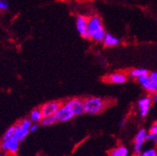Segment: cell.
Returning a JSON list of instances; mask_svg holds the SVG:
<instances>
[{
    "instance_id": "1",
    "label": "cell",
    "mask_w": 157,
    "mask_h": 156,
    "mask_svg": "<svg viewBox=\"0 0 157 156\" xmlns=\"http://www.w3.org/2000/svg\"><path fill=\"white\" fill-rule=\"evenodd\" d=\"M88 25L90 39L95 42H101L105 35L106 31L100 16L93 15L88 18Z\"/></svg>"
},
{
    "instance_id": "2",
    "label": "cell",
    "mask_w": 157,
    "mask_h": 156,
    "mask_svg": "<svg viewBox=\"0 0 157 156\" xmlns=\"http://www.w3.org/2000/svg\"><path fill=\"white\" fill-rule=\"evenodd\" d=\"M84 101V110L88 115H98L104 112L107 103L104 99L98 97H87Z\"/></svg>"
},
{
    "instance_id": "3",
    "label": "cell",
    "mask_w": 157,
    "mask_h": 156,
    "mask_svg": "<svg viewBox=\"0 0 157 156\" xmlns=\"http://www.w3.org/2000/svg\"><path fill=\"white\" fill-rule=\"evenodd\" d=\"M32 124V122L29 118L24 119L19 123L16 124L14 126V135L20 142L26 139L29 133L30 132V126Z\"/></svg>"
},
{
    "instance_id": "4",
    "label": "cell",
    "mask_w": 157,
    "mask_h": 156,
    "mask_svg": "<svg viewBox=\"0 0 157 156\" xmlns=\"http://www.w3.org/2000/svg\"><path fill=\"white\" fill-rule=\"evenodd\" d=\"M55 116L57 119H58V122L61 123L67 122V121L71 120L75 116L74 111L72 110V108L66 101L64 102L63 104H62L58 112H56Z\"/></svg>"
},
{
    "instance_id": "5",
    "label": "cell",
    "mask_w": 157,
    "mask_h": 156,
    "mask_svg": "<svg viewBox=\"0 0 157 156\" xmlns=\"http://www.w3.org/2000/svg\"><path fill=\"white\" fill-rule=\"evenodd\" d=\"M147 133L146 129L141 128L136 134L133 141V152L135 154H139L143 150L144 145L147 141Z\"/></svg>"
},
{
    "instance_id": "6",
    "label": "cell",
    "mask_w": 157,
    "mask_h": 156,
    "mask_svg": "<svg viewBox=\"0 0 157 156\" xmlns=\"http://www.w3.org/2000/svg\"><path fill=\"white\" fill-rule=\"evenodd\" d=\"M20 141L18 139L16 138L14 135L10 137V139H7L6 140H2L1 143V150L5 152H8L10 154H15L18 152V148H19Z\"/></svg>"
},
{
    "instance_id": "7",
    "label": "cell",
    "mask_w": 157,
    "mask_h": 156,
    "mask_svg": "<svg viewBox=\"0 0 157 156\" xmlns=\"http://www.w3.org/2000/svg\"><path fill=\"white\" fill-rule=\"evenodd\" d=\"M76 28L78 34L85 39H90L89 36V25L88 18L84 15H78L76 17Z\"/></svg>"
},
{
    "instance_id": "8",
    "label": "cell",
    "mask_w": 157,
    "mask_h": 156,
    "mask_svg": "<svg viewBox=\"0 0 157 156\" xmlns=\"http://www.w3.org/2000/svg\"><path fill=\"white\" fill-rule=\"evenodd\" d=\"M152 98L150 96H144L141 97L137 102V108L139 114L141 117H146L149 112L152 105Z\"/></svg>"
},
{
    "instance_id": "9",
    "label": "cell",
    "mask_w": 157,
    "mask_h": 156,
    "mask_svg": "<svg viewBox=\"0 0 157 156\" xmlns=\"http://www.w3.org/2000/svg\"><path fill=\"white\" fill-rule=\"evenodd\" d=\"M62 103L59 101H49L47 103L44 104L40 108L42 110L43 116H53L55 115L58 112L59 108L61 107Z\"/></svg>"
},
{
    "instance_id": "10",
    "label": "cell",
    "mask_w": 157,
    "mask_h": 156,
    "mask_svg": "<svg viewBox=\"0 0 157 156\" xmlns=\"http://www.w3.org/2000/svg\"><path fill=\"white\" fill-rule=\"evenodd\" d=\"M72 110L74 111V113L75 115V116H81V115L85 113V110H84V101L79 98H73V99L68 100L66 101Z\"/></svg>"
},
{
    "instance_id": "11",
    "label": "cell",
    "mask_w": 157,
    "mask_h": 156,
    "mask_svg": "<svg viewBox=\"0 0 157 156\" xmlns=\"http://www.w3.org/2000/svg\"><path fill=\"white\" fill-rule=\"evenodd\" d=\"M128 80L127 73L123 72H117L112 73L105 78V81L109 83L115 84V85H122L125 83Z\"/></svg>"
},
{
    "instance_id": "12",
    "label": "cell",
    "mask_w": 157,
    "mask_h": 156,
    "mask_svg": "<svg viewBox=\"0 0 157 156\" xmlns=\"http://www.w3.org/2000/svg\"><path fill=\"white\" fill-rule=\"evenodd\" d=\"M120 39L110 33H106L105 37H104L103 40H102V43L104 46H105L106 47H114L117 46L120 44Z\"/></svg>"
},
{
    "instance_id": "13",
    "label": "cell",
    "mask_w": 157,
    "mask_h": 156,
    "mask_svg": "<svg viewBox=\"0 0 157 156\" xmlns=\"http://www.w3.org/2000/svg\"><path fill=\"white\" fill-rule=\"evenodd\" d=\"M43 117V114H42L41 108H34V110L30 112V115H29V119L30 120V121L32 123H35V124H38L41 122Z\"/></svg>"
},
{
    "instance_id": "14",
    "label": "cell",
    "mask_w": 157,
    "mask_h": 156,
    "mask_svg": "<svg viewBox=\"0 0 157 156\" xmlns=\"http://www.w3.org/2000/svg\"><path fill=\"white\" fill-rule=\"evenodd\" d=\"M148 73H149V72L147 71V69H142V68H137V69H132L131 71L129 72V76L132 78L137 80L140 77L147 75Z\"/></svg>"
},
{
    "instance_id": "15",
    "label": "cell",
    "mask_w": 157,
    "mask_h": 156,
    "mask_svg": "<svg viewBox=\"0 0 157 156\" xmlns=\"http://www.w3.org/2000/svg\"><path fill=\"white\" fill-rule=\"evenodd\" d=\"M110 156H128V150L126 146H119L110 151Z\"/></svg>"
},
{
    "instance_id": "16",
    "label": "cell",
    "mask_w": 157,
    "mask_h": 156,
    "mask_svg": "<svg viewBox=\"0 0 157 156\" xmlns=\"http://www.w3.org/2000/svg\"><path fill=\"white\" fill-rule=\"evenodd\" d=\"M58 122V119L56 117L55 115H53V116H44L42 118V121L40 122L41 125L44 127H49L52 126V125L55 124Z\"/></svg>"
},
{
    "instance_id": "17",
    "label": "cell",
    "mask_w": 157,
    "mask_h": 156,
    "mask_svg": "<svg viewBox=\"0 0 157 156\" xmlns=\"http://www.w3.org/2000/svg\"><path fill=\"white\" fill-rule=\"evenodd\" d=\"M136 156H157V150L155 148L146 149L139 154H136Z\"/></svg>"
},
{
    "instance_id": "18",
    "label": "cell",
    "mask_w": 157,
    "mask_h": 156,
    "mask_svg": "<svg viewBox=\"0 0 157 156\" xmlns=\"http://www.w3.org/2000/svg\"><path fill=\"white\" fill-rule=\"evenodd\" d=\"M14 126L10 127L6 131V132L4 133L2 140H6V139H10V137H12L13 135H14Z\"/></svg>"
},
{
    "instance_id": "19",
    "label": "cell",
    "mask_w": 157,
    "mask_h": 156,
    "mask_svg": "<svg viewBox=\"0 0 157 156\" xmlns=\"http://www.w3.org/2000/svg\"><path fill=\"white\" fill-rule=\"evenodd\" d=\"M147 140L152 143L153 144L157 145V133L154 132H148L147 133Z\"/></svg>"
},
{
    "instance_id": "20",
    "label": "cell",
    "mask_w": 157,
    "mask_h": 156,
    "mask_svg": "<svg viewBox=\"0 0 157 156\" xmlns=\"http://www.w3.org/2000/svg\"><path fill=\"white\" fill-rule=\"evenodd\" d=\"M148 75H149L150 78H151V81H152V83H153L154 86H155V89H156L157 91V71L149 73Z\"/></svg>"
},
{
    "instance_id": "21",
    "label": "cell",
    "mask_w": 157,
    "mask_h": 156,
    "mask_svg": "<svg viewBox=\"0 0 157 156\" xmlns=\"http://www.w3.org/2000/svg\"><path fill=\"white\" fill-rule=\"evenodd\" d=\"M9 8V3L6 0H0V10H6Z\"/></svg>"
},
{
    "instance_id": "22",
    "label": "cell",
    "mask_w": 157,
    "mask_h": 156,
    "mask_svg": "<svg viewBox=\"0 0 157 156\" xmlns=\"http://www.w3.org/2000/svg\"><path fill=\"white\" fill-rule=\"evenodd\" d=\"M150 132H154V133H157V120H155V122L152 124V125L150 127L149 130Z\"/></svg>"
},
{
    "instance_id": "23",
    "label": "cell",
    "mask_w": 157,
    "mask_h": 156,
    "mask_svg": "<svg viewBox=\"0 0 157 156\" xmlns=\"http://www.w3.org/2000/svg\"><path fill=\"white\" fill-rule=\"evenodd\" d=\"M38 124H35V123H32L31 126H30V132H34L38 130Z\"/></svg>"
},
{
    "instance_id": "24",
    "label": "cell",
    "mask_w": 157,
    "mask_h": 156,
    "mask_svg": "<svg viewBox=\"0 0 157 156\" xmlns=\"http://www.w3.org/2000/svg\"><path fill=\"white\" fill-rule=\"evenodd\" d=\"M151 98H152V101H153L154 102H156L157 103V93H154L153 96H152V97H151Z\"/></svg>"
},
{
    "instance_id": "25",
    "label": "cell",
    "mask_w": 157,
    "mask_h": 156,
    "mask_svg": "<svg viewBox=\"0 0 157 156\" xmlns=\"http://www.w3.org/2000/svg\"><path fill=\"white\" fill-rule=\"evenodd\" d=\"M120 125H121V127H123L125 125V120H124V119H122L121 121V124H120Z\"/></svg>"
},
{
    "instance_id": "26",
    "label": "cell",
    "mask_w": 157,
    "mask_h": 156,
    "mask_svg": "<svg viewBox=\"0 0 157 156\" xmlns=\"http://www.w3.org/2000/svg\"><path fill=\"white\" fill-rule=\"evenodd\" d=\"M0 156H2V151H0Z\"/></svg>"
}]
</instances>
